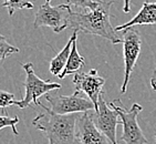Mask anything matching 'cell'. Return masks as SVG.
Segmentation results:
<instances>
[{
    "label": "cell",
    "instance_id": "6da1fadb",
    "mask_svg": "<svg viewBox=\"0 0 156 144\" xmlns=\"http://www.w3.org/2000/svg\"><path fill=\"white\" fill-rule=\"evenodd\" d=\"M39 105L45 112L38 114L32 120V124L44 133L49 144H79L76 123L81 113L57 114L41 102Z\"/></svg>",
    "mask_w": 156,
    "mask_h": 144
},
{
    "label": "cell",
    "instance_id": "7a4b0ae2",
    "mask_svg": "<svg viewBox=\"0 0 156 144\" xmlns=\"http://www.w3.org/2000/svg\"><path fill=\"white\" fill-rule=\"evenodd\" d=\"M113 3V1L101 0L99 6L93 10H89L87 12L72 11L69 19V28L84 33L102 37L113 45L121 43L122 37L117 34L110 20V10Z\"/></svg>",
    "mask_w": 156,
    "mask_h": 144
},
{
    "label": "cell",
    "instance_id": "3957f363",
    "mask_svg": "<svg viewBox=\"0 0 156 144\" xmlns=\"http://www.w3.org/2000/svg\"><path fill=\"white\" fill-rule=\"evenodd\" d=\"M108 105L116 110L120 115L121 124L123 125V135L121 136V141L125 144H146L147 139L144 136L137 122V117L143 111V106L138 103H134L132 108L127 110L119 99L110 102Z\"/></svg>",
    "mask_w": 156,
    "mask_h": 144
},
{
    "label": "cell",
    "instance_id": "277c9868",
    "mask_svg": "<svg viewBox=\"0 0 156 144\" xmlns=\"http://www.w3.org/2000/svg\"><path fill=\"white\" fill-rule=\"evenodd\" d=\"M22 68L26 71V81L23 82L24 89H26V94H24L22 100H17L15 105L18 108L24 109L27 106H30L31 103L36 105H39L40 96L45 95L47 93L51 92L53 90H59L61 89L60 83L55 82L44 81L41 78L34 73L33 70V64L31 62L22 63Z\"/></svg>",
    "mask_w": 156,
    "mask_h": 144
},
{
    "label": "cell",
    "instance_id": "5b68a950",
    "mask_svg": "<svg viewBox=\"0 0 156 144\" xmlns=\"http://www.w3.org/2000/svg\"><path fill=\"white\" fill-rule=\"evenodd\" d=\"M70 5H59L51 6V0H45V2L39 7L33 21V27H50L55 33L62 32L69 28V19L71 16Z\"/></svg>",
    "mask_w": 156,
    "mask_h": 144
},
{
    "label": "cell",
    "instance_id": "8992f818",
    "mask_svg": "<svg viewBox=\"0 0 156 144\" xmlns=\"http://www.w3.org/2000/svg\"><path fill=\"white\" fill-rule=\"evenodd\" d=\"M81 94L82 93L78 91L71 95H57L47 93L44 98L50 103V110L57 114L83 113L95 110V105L90 98H85Z\"/></svg>",
    "mask_w": 156,
    "mask_h": 144
},
{
    "label": "cell",
    "instance_id": "52a82bcc",
    "mask_svg": "<svg viewBox=\"0 0 156 144\" xmlns=\"http://www.w3.org/2000/svg\"><path fill=\"white\" fill-rule=\"evenodd\" d=\"M122 45H123V57H124V81L121 88V93L126 92L127 84L129 82V78L135 68L136 61L141 52L142 38L141 34L134 27L126 28L123 30L122 34Z\"/></svg>",
    "mask_w": 156,
    "mask_h": 144
},
{
    "label": "cell",
    "instance_id": "ba28073f",
    "mask_svg": "<svg viewBox=\"0 0 156 144\" xmlns=\"http://www.w3.org/2000/svg\"><path fill=\"white\" fill-rule=\"evenodd\" d=\"M96 128L108 136L112 144H117L116 140V126L121 124L120 115L116 110L111 108L105 102L103 94L99 99V110L90 113Z\"/></svg>",
    "mask_w": 156,
    "mask_h": 144
},
{
    "label": "cell",
    "instance_id": "9c48e42d",
    "mask_svg": "<svg viewBox=\"0 0 156 144\" xmlns=\"http://www.w3.org/2000/svg\"><path fill=\"white\" fill-rule=\"evenodd\" d=\"M72 82L75 85V91L85 93L95 105L94 111H98L99 99L103 94V87L105 84V79L98 74V70L92 69L89 72H76L73 75Z\"/></svg>",
    "mask_w": 156,
    "mask_h": 144
},
{
    "label": "cell",
    "instance_id": "30bf717a",
    "mask_svg": "<svg viewBox=\"0 0 156 144\" xmlns=\"http://www.w3.org/2000/svg\"><path fill=\"white\" fill-rule=\"evenodd\" d=\"M76 138L79 144H112L94 124L89 112L81 113L76 123Z\"/></svg>",
    "mask_w": 156,
    "mask_h": 144
},
{
    "label": "cell",
    "instance_id": "8fae6325",
    "mask_svg": "<svg viewBox=\"0 0 156 144\" xmlns=\"http://www.w3.org/2000/svg\"><path fill=\"white\" fill-rule=\"evenodd\" d=\"M146 24H156V2L145 1L141 10L132 19L124 24L117 26L115 28V31L120 32L126 28L135 27V26H146Z\"/></svg>",
    "mask_w": 156,
    "mask_h": 144
},
{
    "label": "cell",
    "instance_id": "7c38bea8",
    "mask_svg": "<svg viewBox=\"0 0 156 144\" xmlns=\"http://www.w3.org/2000/svg\"><path fill=\"white\" fill-rule=\"evenodd\" d=\"M78 30H73V33L71 38L69 39V41L66 42V45H64V48L61 50L59 53L55 56V57L50 61V67H49V70L53 75H59L62 73V71L64 70L66 66V62L69 60L70 53H71V49H72L73 41L75 39H78Z\"/></svg>",
    "mask_w": 156,
    "mask_h": 144
},
{
    "label": "cell",
    "instance_id": "4fadbf2b",
    "mask_svg": "<svg viewBox=\"0 0 156 144\" xmlns=\"http://www.w3.org/2000/svg\"><path fill=\"white\" fill-rule=\"evenodd\" d=\"M84 64H85V61H84V58L82 56H80V53H79L78 47H76V39H75L73 41L69 60L66 62V66L64 68V70L62 71V73L59 75V78L64 79L66 75L75 74L78 71H80V69L83 68Z\"/></svg>",
    "mask_w": 156,
    "mask_h": 144
},
{
    "label": "cell",
    "instance_id": "5bb4252c",
    "mask_svg": "<svg viewBox=\"0 0 156 144\" xmlns=\"http://www.w3.org/2000/svg\"><path fill=\"white\" fill-rule=\"evenodd\" d=\"M2 7L7 8L9 16H12L17 10L21 9H32V0H3Z\"/></svg>",
    "mask_w": 156,
    "mask_h": 144
},
{
    "label": "cell",
    "instance_id": "9a60e30c",
    "mask_svg": "<svg viewBox=\"0 0 156 144\" xmlns=\"http://www.w3.org/2000/svg\"><path fill=\"white\" fill-rule=\"evenodd\" d=\"M19 51L20 50L17 47L10 45L6 40V38L2 34H0V61L6 60L9 56L13 53H18Z\"/></svg>",
    "mask_w": 156,
    "mask_h": 144
},
{
    "label": "cell",
    "instance_id": "2e32d148",
    "mask_svg": "<svg viewBox=\"0 0 156 144\" xmlns=\"http://www.w3.org/2000/svg\"><path fill=\"white\" fill-rule=\"evenodd\" d=\"M66 1H68V5H70L71 7L89 10L95 9L101 2V0H66Z\"/></svg>",
    "mask_w": 156,
    "mask_h": 144
},
{
    "label": "cell",
    "instance_id": "e0dca14e",
    "mask_svg": "<svg viewBox=\"0 0 156 144\" xmlns=\"http://www.w3.org/2000/svg\"><path fill=\"white\" fill-rule=\"evenodd\" d=\"M19 122L18 117H8V115H0V130L5 129V128H11L12 133L15 135H18L19 132L16 125Z\"/></svg>",
    "mask_w": 156,
    "mask_h": 144
},
{
    "label": "cell",
    "instance_id": "ac0fdd59",
    "mask_svg": "<svg viewBox=\"0 0 156 144\" xmlns=\"http://www.w3.org/2000/svg\"><path fill=\"white\" fill-rule=\"evenodd\" d=\"M16 98L13 93L7 92V91H0V109H2V112L6 113V109L8 106H12L16 103Z\"/></svg>",
    "mask_w": 156,
    "mask_h": 144
},
{
    "label": "cell",
    "instance_id": "d6986e66",
    "mask_svg": "<svg viewBox=\"0 0 156 144\" xmlns=\"http://www.w3.org/2000/svg\"><path fill=\"white\" fill-rule=\"evenodd\" d=\"M124 1V5H123V11L125 13L129 12L132 10V5H131V0H123Z\"/></svg>",
    "mask_w": 156,
    "mask_h": 144
},
{
    "label": "cell",
    "instance_id": "ffe728a7",
    "mask_svg": "<svg viewBox=\"0 0 156 144\" xmlns=\"http://www.w3.org/2000/svg\"><path fill=\"white\" fill-rule=\"evenodd\" d=\"M151 87L154 91H156V68L152 74V78H151Z\"/></svg>",
    "mask_w": 156,
    "mask_h": 144
},
{
    "label": "cell",
    "instance_id": "44dd1931",
    "mask_svg": "<svg viewBox=\"0 0 156 144\" xmlns=\"http://www.w3.org/2000/svg\"><path fill=\"white\" fill-rule=\"evenodd\" d=\"M154 138H155V140H156V130H155V134H154Z\"/></svg>",
    "mask_w": 156,
    "mask_h": 144
}]
</instances>
